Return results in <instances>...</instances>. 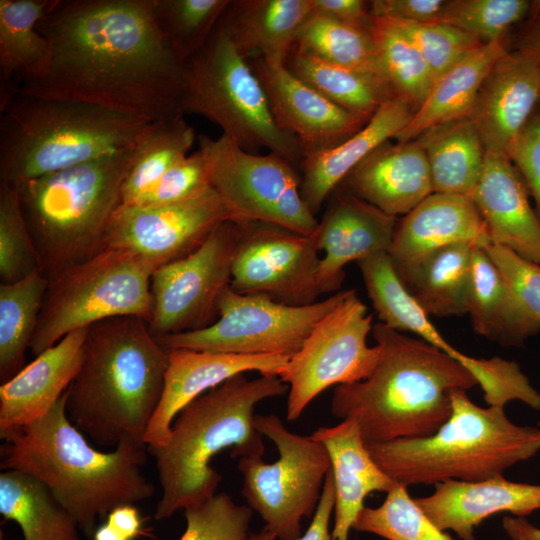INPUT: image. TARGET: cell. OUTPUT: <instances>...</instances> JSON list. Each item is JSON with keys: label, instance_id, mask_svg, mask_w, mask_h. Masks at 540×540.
Masks as SVG:
<instances>
[{"label": "cell", "instance_id": "obj_2", "mask_svg": "<svg viewBox=\"0 0 540 540\" xmlns=\"http://www.w3.org/2000/svg\"><path fill=\"white\" fill-rule=\"evenodd\" d=\"M66 400L65 392L42 418L0 436V468L38 479L90 534L98 517L152 497L154 485L142 472L149 453L132 439L108 452L96 449L70 421Z\"/></svg>", "mask_w": 540, "mask_h": 540}, {"label": "cell", "instance_id": "obj_18", "mask_svg": "<svg viewBox=\"0 0 540 540\" xmlns=\"http://www.w3.org/2000/svg\"><path fill=\"white\" fill-rule=\"evenodd\" d=\"M357 264L381 323L400 332L415 333L462 364L476 378L488 405L503 406L521 394L525 375L519 365L500 357H470L451 346L405 289L388 253L375 254Z\"/></svg>", "mask_w": 540, "mask_h": 540}, {"label": "cell", "instance_id": "obj_44", "mask_svg": "<svg viewBox=\"0 0 540 540\" xmlns=\"http://www.w3.org/2000/svg\"><path fill=\"white\" fill-rule=\"evenodd\" d=\"M526 0L446 1L438 22L452 25L487 44L503 40L507 31L529 16Z\"/></svg>", "mask_w": 540, "mask_h": 540}, {"label": "cell", "instance_id": "obj_21", "mask_svg": "<svg viewBox=\"0 0 540 540\" xmlns=\"http://www.w3.org/2000/svg\"><path fill=\"white\" fill-rule=\"evenodd\" d=\"M327 201L313 234L323 252L317 276L321 295L339 291L348 263L388 253L397 224L396 217L339 187Z\"/></svg>", "mask_w": 540, "mask_h": 540}, {"label": "cell", "instance_id": "obj_20", "mask_svg": "<svg viewBox=\"0 0 540 540\" xmlns=\"http://www.w3.org/2000/svg\"><path fill=\"white\" fill-rule=\"evenodd\" d=\"M289 356L246 355L192 349H169L164 389L144 436L147 447L167 443L177 414L190 402L228 379L250 371L279 376Z\"/></svg>", "mask_w": 540, "mask_h": 540}, {"label": "cell", "instance_id": "obj_46", "mask_svg": "<svg viewBox=\"0 0 540 540\" xmlns=\"http://www.w3.org/2000/svg\"><path fill=\"white\" fill-rule=\"evenodd\" d=\"M396 22L423 56L434 83L459 61L484 44L467 32L446 23Z\"/></svg>", "mask_w": 540, "mask_h": 540}, {"label": "cell", "instance_id": "obj_37", "mask_svg": "<svg viewBox=\"0 0 540 540\" xmlns=\"http://www.w3.org/2000/svg\"><path fill=\"white\" fill-rule=\"evenodd\" d=\"M196 133L183 116L149 123L133 148L121 190V205L139 204L162 176L188 155Z\"/></svg>", "mask_w": 540, "mask_h": 540}, {"label": "cell", "instance_id": "obj_26", "mask_svg": "<svg viewBox=\"0 0 540 540\" xmlns=\"http://www.w3.org/2000/svg\"><path fill=\"white\" fill-rule=\"evenodd\" d=\"M339 188L396 217L433 193L429 165L416 140L384 142L342 181Z\"/></svg>", "mask_w": 540, "mask_h": 540}, {"label": "cell", "instance_id": "obj_58", "mask_svg": "<svg viewBox=\"0 0 540 540\" xmlns=\"http://www.w3.org/2000/svg\"><path fill=\"white\" fill-rule=\"evenodd\" d=\"M247 540H256V539H255V534L249 535V537H248Z\"/></svg>", "mask_w": 540, "mask_h": 540}, {"label": "cell", "instance_id": "obj_32", "mask_svg": "<svg viewBox=\"0 0 540 540\" xmlns=\"http://www.w3.org/2000/svg\"><path fill=\"white\" fill-rule=\"evenodd\" d=\"M475 246L454 243L393 266L405 289L427 315L461 316L468 311Z\"/></svg>", "mask_w": 540, "mask_h": 540}, {"label": "cell", "instance_id": "obj_35", "mask_svg": "<svg viewBox=\"0 0 540 540\" xmlns=\"http://www.w3.org/2000/svg\"><path fill=\"white\" fill-rule=\"evenodd\" d=\"M425 153L433 193L471 197L484 166L485 147L469 117L438 124L416 139Z\"/></svg>", "mask_w": 540, "mask_h": 540}, {"label": "cell", "instance_id": "obj_5", "mask_svg": "<svg viewBox=\"0 0 540 540\" xmlns=\"http://www.w3.org/2000/svg\"><path fill=\"white\" fill-rule=\"evenodd\" d=\"M289 387L278 376L236 375L186 405L175 417L168 441L147 447L161 486L154 517L164 520L180 509L212 498L222 481L210 463L225 449L233 458L263 455V436L254 426L256 406Z\"/></svg>", "mask_w": 540, "mask_h": 540}, {"label": "cell", "instance_id": "obj_13", "mask_svg": "<svg viewBox=\"0 0 540 540\" xmlns=\"http://www.w3.org/2000/svg\"><path fill=\"white\" fill-rule=\"evenodd\" d=\"M347 290L308 305H288L262 294L239 293L227 287L210 326L156 338L166 349H192L246 355L291 357L314 326L346 296Z\"/></svg>", "mask_w": 540, "mask_h": 540}, {"label": "cell", "instance_id": "obj_25", "mask_svg": "<svg viewBox=\"0 0 540 540\" xmlns=\"http://www.w3.org/2000/svg\"><path fill=\"white\" fill-rule=\"evenodd\" d=\"M434 487L432 494L414 498L416 503L440 530H451L462 540H474L475 528L491 515L525 517L540 509V485L503 475L477 482L447 480Z\"/></svg>", "mask_w": 540, "mask_h": 540}, {"label": "cell", "instance_id": "obj_38", "mask_svg": "<svg viewBox=\"0 0 540 540\" xmlns=\"http://www.w3.org/2000/svg\"><path fill=\"white\" fill-rule=\"evenodd\" d=\"M285 66L324 97L365 121L389 99L395 98L382 78L330 64L291 50ZM398 98V97H397Z\"/></svg>", "mask_w": 540, "mask_h": 540}, {"label": "cell", "instance_id": "obj_29", "mask_svg": "<svg viewBox=\"0 0 540 540\" xmlns=\"http://www.w3.org/2000/svg\"><path fill=\"white\" fill-rule=\"evenodd\" d=\"M411 106L401 98L384 102L369 121L339 145L303 158L300 194L313 215L346 176L384 142L395 138L410 122Z\"/></svg>", "mask_w": 540, "mask_h": 540}, {"label": "cell", "instance_id": "obj_57", "mask_svg": "<svg viewBox=\"0 0 540 540\" xmlns=\"http://www.w3.org/2000/svg\"><path fill=\"white\" fill-rule=\"evenodd\" d=\"M93 540H128L107 521L93 532Z\"/></svg>", "mask_w": 540, "mask_h": 540}, {"label": "cell", "instance_id": "obj_8", "mask_svg": "<svg viewBox=\"0 0 540 540\" xmlns=\"http://www.w3.org/2000/svg\"><path fill=\"white\" fill-rule=\"evenodd\" d=\"M133 148L15 186L40 271L49 281L104 249Z\"/></svg>", "mask_w": 540, "mask_h": 540}, {"label": "cell", "instance_id": "obj_47", "mask_svg": "<svg viewBox=\"0 0 540 540\" xmlns=\"http://www.w3.org/2000/svg\"><path fill=\"white\" fill-rule=\"evenodd\" d=\"M186 529L179 540H247L252 509L225 493L184 509Z\"/></svg>", "mask_w": 540, "mask_h": 540}, {"label": "cell", "instance_id": "obj_17", "mask_svg": "<svg viewBox=\"0 0 540 540\" xmlns=\"http://www.w3.org/2000/svg\"><path fill=\"white\" fill-rule=\"evenodd\" d=\"M232 220L212 186L176 203L120 205L109 223L104 248L129 251L155 271L191 254L219 225Z\"/></svg>", "mask_w": 540, "mask_h": 540}, {"label": "cell", "instance_id": "obj_49", "mask_svg": "<svg viewBox=\"0 0 540 540\" xmlns=\"http://www.w3.org/2000/svg\"><path fill=\"white\" fill-rule=\"evenodd\" d=\"M508 282L525 310L540 322V264L496 244L482 247Z\"/></svg>", "mask_w": 540, "mask_h": 540}, {"label": "cell", "instance_id": "obj_14", "mask_svg": "<svg viewBox=\"0 0 540 540\" xmlns=\"http://www.w3.org/2000/svg\"><path fill=\"white\" fill-rule=\"evenodd\" d=\"M372 320L356 291L348 289L344 299L314 326L278 376L289 387L287 420H297L329 387L364 380L373 372L380 349L367 343Z\"/></svg>", "mask_w": 540, "mask_h": 540}, {"label": "cell", "instance_id": "obj_43", "mask_svg": "<svg viewBox=\"0 0 540 540\" xmlns=\"http://www.w3.org/2000/svg\"><path fill=\"white\" fill-rule=\"evenodd\" d=\"M353 529L387 540H454L430 520L407 487L400 484L387 493L380 506L364 507Z\"/></svg>", "mask_w": 540, "mask_h": 540}, {"label": "cell", "instance_id": "obj_51", "mask_svg": "<svg viewBox=\"0 0 540 540\" xmlns=\"http://www.w3.org/2000/svg\"><path fill=\"white\" fill-rule=\"evenodd\" d=\"M443 0H375L371 1L374 17L402 22H438L445 6Z\"/></svg>", "mask_w": 540, "mask_h": 540}, {"label": "cell", "instance_id": "obj_33", "mask_svg": "<svg viewBox=\"0 0 540 540\" xmlns=\"http://www.w3.org/2000/svg\"><path fill=\"white\" fill-rule=\"evenodd\" d=\"M474 331L504 346H519L540 331L485 250L475 246L468 311Z\"/></svg>", "mask_w": 540, "mask_h": 540}, {"label": "cell", "instance_id": "obj_11", "mask_svg": "<svg viewBox=\"0 0 540 540\" xmlns=\"http://www.w3.org/2000/svg\"><path fill=\"white\" fill-rule=\"evenodd\" d=\"M254 426L274 443L279 457L272 463L263 455L239 458L241 494L264 530L279 540H298L301 522L315 513L331 470L328 452L312 436L288 430L275 414H255Z\"/></svg>", "mask_w": 540, "mask_h": 540}, {"label": "cell", "instance_id": "obj_34", "mask_svg": "<svg viewBox=\"0 0 540 540\" xmlns=\"http://www.w3.org/2000/svg\"><path fill=\"white\" fill-rule=\"evenodd\" d=\"M506 52L503 40L495 41L483 44L459 61L434 83L421 107L395 139L412 141L433 126L469 117L484 79Z\"/></svg>", "mask_w": 540, "mask_h": 540}, {"label": "cell", "instance_id": "obj_16", "mask_svg": "<svg viewBox=\"0 0 540 540\" xmlns=\"http://www.w3.org/2000/svg\"><path fill=\"white\" fill-rule=\"evenodd\" d=\"M235 223L239 237L232 263V289L295 306L318 301L321 256L314 235L263 221Z\"/></svg>", "mask_w": 540, "mask_h": 540}, {"label": "cell", "instance_id": "obj_55", "mask_svg": "<svg viewBox=\"0 0 540 540\" xmlns=\"http://www.w3.org/2000/svg\"><path fill=\"white\" fill-rule=\"evenodd\" d=\"M530 19L525 29L518 50H522L540 62V2L533 4Z\"/></svg>", "mask_w": 540, "mask_h": 540}, {"label": "cell", "instance_id": "obj_41", "mask_svg": "<svg viewBox=\"0 0 540 540\" xmlns=\"http://www.w3.org/2000/svg\"><path fill=\"white\" fill-rule=\"evenodd\" d=\"M371 33L386 82L394 96L405 100L415 112L434 84L423 56L394 20L374 17Z\"/></svg>", "mask_w": 540, "mask_h": 540}, {"label": "cell", "instance_id": "obj_40", "mask_svg": "<svg viewBox=\"0 0 540 540\" xmlns=\"http://www.w3.org/2000/svg\"><path fill=\"white\" fill-rule=\"evenodd\" d=\"M291 50L385 80L371 28L311 13L298 30Z\"/></svg>", "mask_w": 540, "mask_h": 540}, {"label": "cell", "instance_id": "obj_9", "mask_svg": "<svg viewBox=\"0 0 540 540\" xmlns=\"http://www.w3.org/2000/svg\"><path fill=\"white\" fill-rule=\"evenodd\" d=\"M183 113L201 115L224 136L252 152L267 148L296 168L303 160L297 139L283 130L248 60L219 22L205 46L184 65Z\"/></svg>", "mask_w": 540, "mask_h": 540}, {"label": "cell", "instance_id": "obj_31", "mask_svg": "<svg viewBox=\"0 0 540 540\" xmlns=\"http://www.w3.org/2000/svg\"><path fill=\"white\" fill-rule=\"evenodd\" d=\"M53 0H0V112L26 79L49 69L52 47L37 29Z\"/></svg>", "mask_w": 540, "mask_h": 540}, {"label": "cell", "instance_id": "obj_39", "mask_svg": "<svg viewBox=\"0 0 540 540\" xmlns=\"http://www.w3.org/2000/svg\"><path fill=\"white\" fill-rule=\"evenodd\" d=\"M49 280L41 271L0 285V381L15 376L26 364Z\"/></svg>", "mask_w": 540, "mask_h": 540}, {"label": "cell", "instance_id": "obj_54", "mask_svg": "<svg viewBox=\"0 0 540 540\" xmlns=\"http://www.w3.org/2000/svg\"><path fill=\"white\" fill-rule=\"evenodd\" d=\"M107 522L128 540H133L144 534L143 520L138 509L133 504L114 508L108 514Z\"/></svg>", "mask_w": 540, "mask_h": 540}, {"label": "cell", "instance_id": "obj_56", "mask_svg": "<svg viewBox=\"0 0 540 540\" xmlns=\"http://www.w3.org/2000/svg\"><path fill=\"white\" fill-rule=\"evenodd\" d=\"M502 526L511 540H540V528L525 517L504 516Z\"/></svg>", "mask_w": 540, "mask_h": 540}, {"label": "cell", "instance_id": "obj_7", "mask_svg": "<svg viewBox=\"0 0 540 540\" xmlns=\"http://www.w3.org/2000/svg\"><path fill=\"white\" fill-rule=\"evenodd\" d=\"M149 123L90 103L18 93L1 112L0 182L16 186L133 148Z\"/></svg>", "mask_w": 540, "mask_h": 540}, {"label": "cell", "instance_id": "obj_19", "mask_svg": "<svg viewBox=\"0 0 540 540\" xmlns=\"http://www.w3.org/2000/svg\"><path fill=\"white\" fill-rule=\"evenodd\" d=\"M247 60L265 91L276 122L297 139L303 158L339 145L368 122L324 97L285 64L260 57Z\"/></svg>", "mask_w": 540, "mask_h": 540}, {"label": "cell", "instance_id": "obj_52", "mask_svg": "<svg viewBox=\"0 0 540 540\" xmlns=\"http://www.w3.org/2000/svg\"><path fill=\"white\" fill-rule=\"evenodd\" d=\"M311 7L312 14L367 29L374 21L371 1L311 0Z\"/></svg>", "mask_w": 540, "mask_h": 540}, {"label": "cell", "instance_id": "obj_23", "mask_svg": "<svg viewBox=\"0 0 540 540\" xmlns=\"http://www.w3.org/2000/svg\"><path fill=\"white\" fill-rule=\"evenodd\" d=\"M528 189L508 155L486 151L484 166L471 195L492 244L540 264V218Z\"/></svg>", "mask_w": 540, "mask_h": 540}, {"label": "cell", "instance_id": "obj_30", "mask_svg": "<svg viewBox=\"0 0 540 540\" xmlns=\"http://www.w3.org/2000/svg\"><path fill=\"white\" fill-rule=\"evenodd\" d=\"M311 13V0H234L220 23L246 59L285 64L298 30Z\"/></svg>", "mask_w": 540, "mask_h": 540}, {"label": "cell", "instance_id": "obj_59", "mask_svg": "<svg viewBox=\"0 0 540 540\" xmlns=\"http://www.w3.org/2000/svg\"><path fill=\"white\" fill-rule=\"evenodd\" d=\"M0 540H5L4 537H3L2 532H1V535H0Z\"/></svg>", "mask_w": 540, "mask_h": 540}, {"label": "cell", "instance_id": "obj_45", "mask_svg": "<svg viewBox=\"0 0 540 540\" xmlns=\"http://www.w3.org/2000/svg\"><path fill=\"white\" fill-rule=\"evenodd\" d=\"M40 271L37 252L21 208L17 188L0 182V278L2 284Z\"/></svg>", "mask_w": 540, "mask_h": 540}, {"label": "cell", "instance_id": "obj_50", "mask_svg": "<svg viewBox=\"0 0 540 540\" xmlns=\"http://www.w3.org/2000/svg\"><path fill=\"white\" fill-rule=\"evenodd\" d=\"M508 156L533 196L540 216V110L531 115Z\"/></svg>", "mask_w": 540, "mask_h": 540}, {"label": "cell", "instance_id": "obj_12", "mask_svg": "<svg viewBox=\"0 0 540 540\" xmlns=\"http://www.w3.org/2000/svg\"><path fill=\"white\" fill-rule=\"evenodd\" d=\"M210 184L223 199L233 222L263 221L313 235L318 220L300 194L301 176L283 157L249 152L230 138L197 136Z\"/></svg>", "mask_w": 540, "mask_h": 540}, {"label": "cell", "instance_id": "obj_42", "mask_svg": "<svg viewBox=\"0 0 540 540\" xmlns=\"http://www.w3.org/2000/svg\"><path fill=\"white\" fill-rule=\"evenodd\" d=\"M231 0H152L165 42L185 65L207 43Z\"/></svg>", "mask_w": 540, "mask_h": 540}, {"label": "cell", "instance_id": "obj_60", "mask_svg": "<svg viewBox=\"0 0 540 540\" xmlns=\"http://www.w3.org/2000/svg\"><path fill=\"white\" fill-rule=\"evenodd\" d=\"M539 425H540V422H539Z\"/></svg>", "mask_w": 540, "mask_h": 540}, {"label": "cell", "instance_id": "obj_27", "mask_svg": "<svg viewBox=\"0 0 540 540\" xmlns=\"http://www.w3.org/2000/svg\"><path fill=\"white\" fill-rule=\"evenodd\" d=\"M311 436L323 444L331 462L335 486L332 539L349 540L365 498L372 492L388 493L399 484L375 462L353 420L319 427Z\"/></svg>", "mask_w": 540, "mask_h": 540}, {"label": "cell", "instance_id": "obj_10", "mask_svg": "<svg viewBox=\"0 0 540 540\" xmlns=\"http://www.w3.org/2000/svg\"><path fill=\"white\" fill-rule=\"evenodd\" d=\"M154 273L135 254L106 247L49 281L30 342L35 357L64 336L116 316H152Z\"/></svg>", "mask_w": 540, "mask_h": 540}, {"label": "cell", "instance_id": "obj_6", "mask_svg": "<svg viewBox=\"0 0 540 540\" xmlns=\"http://www.w3.org/2000/svg\"><path fill=\"white\" fill-rule=\"evenodd\" d=\"M449 419L431 436L366 443L398 484L483 481L540 451V429L510 421L504 407L476 405L466 390L451 392Z\"/></svg>", "mask_w": 540, "mask_h": 540}, {"label": "cell", "instance_id": "obj_53", "mask_svg": "<svg viewBox=\"0 0 540 540\" xmlns=\"http://www.w3.org/2000/svg\"><path fill=\"white\" fill-rule=\"evenodd\" d=\"M335 486L331 470L326 475L322 495L306 532L298 540H333L330 521L334 513ZM256 540H275V536L262 529L254 533Z\"/></svg>", "mask_w": 540, "mask_h": 540}, {"label": "cell", "instance_id": "obj_15", "mask_svg": "<svg viewBox=\"0 0 540 540\" xmlns=\"http://www.w3.org/2000/svg\"><path fill=\"white\" fill-rule=\"evenodd\" d=\"M238 225H219L191 254L167 263L151 277L152 316L156 338L204 329L218 318V303L231 284Z\"/></svg>", "mask_w": 540, "mask_h": 540}, {"label": "cell", "instance_id": "obj_48", "mask_svg": "<svg viewBox=\"0 0 540 540\" xmlns=\"http://www.w3.org/2000/svg\"><path fill=\"white\" fill-rule=\"evenodd\" d=\"M211 187L207 165L198 150L177 161L138 206L171 204L192 198Z\"/></svg>", "mask_w": 540, "mask_h": 540}, {"label": "cell", "instance_id": "obj_4", "mask_svg": "<svg viewBox=\"0 0 540 540\" xmlns=\"http://www.w3.org/2000/svg\"><path fill=\"white\" fill-rule=\"evenodd\" d=\"M168 360L169 350L138 316L90 325L80 369L66 391L70 421L100 447H116L123 439L144 442Z\"/></svg>", "mask_w": 540, "mask_h": 540}, {"label": "cell", "instance_id": "obj_28", "mask_svg": "<svg viewBox=\"0 0 540 540\" xmlns=\"http://www.w3.org/2000/svg\"><path fill=\"white\" fill-rule=\"evenodd\" d=\"M460 242L491 243L474 202L468 196L432 193L396 224L388 255L398 265Z\"/></svg>", "mask_w": 540, "mask_h": 540}, {"label": "cell", "instance_id": "obj_3", "mask_svg": "<svg viewBox=\"0 0 540 540\" xmlns=\"http://www.w3.org/2000/svg\"><path fill=\"white\" fill-rule=\"evenodd\" d=\"M372 333L379 361L366 379L335 387L332 414L356 422L365 443L433 435L451 415V392L478 385L476 378L422 339L383 323Z\"/></svg>", "mask_w": 540, "mask_h": 540}, {"label": "cell", "instance_id": "obj_1", "mask_svg": "<svg viewBox=\"0 0 540 540\" xmlns=\"http://www.w3.org/2000/svg\"><path fill=\"white\" fill-rule=\"evenodd\" d=\"M37 29L51 44V63L19 93L150 123L184 115V65L157 27L152 0H53Z\"/></svg>", "mask_w": 540, "mask_h": 540}, {"label": "cell", "instance_id": "obj_22", "mask_svg": "<svg viewBox=\"0 0 540 540\" xmlns=\"http://www.w3.org/2000/svg\"><path fill=\"white\" fill-rule=\"evenodd\" d=\"M540 103V62L522 51H507L484 79L469 118L486 151L508 155Z\"/></svg>", "mask_w": 540, "mask_h": 540}, {"label": "cell", "instance_id": "obj_24", "mask_svg": "<svg viewBox=\"0 0 540 540\" xmlns=\"http://www.w3.org/2000/svg\"><path fill=\"white\" fill-rule=\"evenodd\" d=\"M88 327L70 332L0 386V436L46 415L66 392L83 358Z\"/></svg>", "mask_w": 540, "mask_h": 540}, {"label": "cell", "instance_id": "obj_36", "mask_svg": "<svg viewBox=\"0 0 540 540\" xmlns=\"http://www.w3.org/2000/svg\"><path fill=\"white\" fill-rule=\"evenodd\" d=\"M0 513L19 525L24 540H80L75 519L42 482L24 472L0 473Z\"/></svg>", "mask_w": 540, "mask_h": 540}]
</instances>
